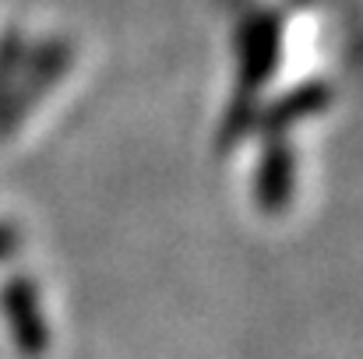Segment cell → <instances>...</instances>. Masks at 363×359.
<instances>
[{
  "instance_id": "1",
  "label": "cell",
  "mask_w": 363,
  "mask_h": 359,
  "mask_svg": "<svg viewBox=\"0 0 363 359\" xmlns=\"http://www.w3.org/2000/svg\"><path fill=\"white\" fill-rule=\"evenodd\" d=\"M7 246H11V233H7V229H0V253H4Z\"/></svg>"
}]
</instances>
